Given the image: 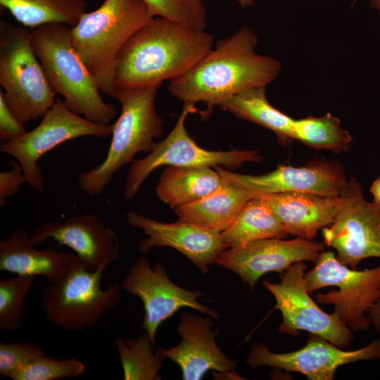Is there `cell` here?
<instances>
[{
  "label": "cell",
  "instance_id": "cell-1",
  "mask_svg": "<svg viewBox=\"0 0 380 380\" xmlns=\"http://www.w3.org/2000/svg\"><path fill=\"white\" fill-rule=\"evenodd\" d=\"M258 42L255 33L243 25L170 81L169 93L184 103H203L207 108L202 115L206 117L223 100L248 89L266 87L278 77L281 63L258 53Z\"/></svg>",
  "mask_w": 380,
  "mask_h": 380
},
{
  "label": "cell",
  "instance_id": "cell-2",
  "mask_svg": "<svg viewBox=\"0 0 380 380\" xmlns=\"http://www.w3.org/2000/svg\"><path fill=\"white\" fill-rule=\"evenodd\" d=\"M213 43V35L205 30L154 18L137 30L120 52L111 97L130 90L157 89L189 70Z\"/></svg>",
  "mask_w": 380,
  "mask_h": 380
},
{
  "label": "cell",
  "instance_id": "cell-3",
  "mask_svg": "<svg viewBox=\"0 0 380 380\" xmlns=\"http://www.w3.org/2000/svg\"><path fill=\"white\" fill-rule=\"evenodd\" d=\"M153 19L143 0H104L71 26L74 49L102 93L111 96L120 52L137 30Z\"/></svg>",
  "mask_w": 380,
  "mask_h": 380
},
{
  "label": "cell",
  "instance_id": "cell-4",
  "mask_svg": "<svg viewBox=\"0 0 380 380\" xmlns=\"http://www.w3.org/2000/svg\"><path fill=\"white\" fill-rule=\"evenodd\" d=\"M35 54L56 94L75 113L110 124L116 108L101 97L99 86L72 45L70 28L62 23L42 25L30 31Z\"/></svg>",
  "mask_w": 380,
  "mask_h": 380
},
{
  "label": "cell",
  "instance_id": "cell-5",
  "mask_svg": "<svg viewBox=\"0 0 380 380\" xmlns=\"http://www.w3.org/2000/svg\"><path fill=\"white\" fill-rule=\"evenodd\" d=\"M155 89H137L115 95L121 113L113 124L112 140L102 163L78 175L80 189L91 196H100L113 176L141 152L150 153L155 139L163 134V118L157 113Z\"/></svg>",
  "mask_w": 380,
  "mask_h": 380
},
{
  "label": "cell",
  "instance_id": "cell-6",
  "mask_svg": "<svg viewBox=\"0 0 380 380\" xmlns=\"http://www.w3.org/2000/svg\"><path fill=\"white\" fill-rule=\"evenodd\" d=\"M0 84L6 103L23 124L42 118L56 99L30 31L5 20L0 22Z\"/></svg>",
  "mask_w": 380,
  "mask_h": 380
},
{
  "label": "cell",
  "instance_id": "cell-7",
  "mask_svg": "<svg viewBox=\"0 0 380 380\" xmlns=\"http://www.w3.org/2000/svg\"><path fill=\"white\" fill-rule=\"evenodd\" d=\"M304 280L310 294L328 286H337L317 293V303L334 305V313L352 331L366 330L370 308L380 298V265L357 270L341 263L331 251H322L315 267L305 272Z\"/></svg>",
  "mask_w": 380,
  "mask_h": 380
},
{
  "label": "cell",
  "instance_id": "cell-8",
  "mask_svg": "<svg viewBox=\"0 0 380 380\" xmlns=\"http://www.w3.org/2000/svg\"><path fill=\"white\" fill-rule=\"evenodd\" d=\"M105 267L95 271L80 266L63 278L49 282L43 291L42 305L53 324L69 331L95 327L121 297L120 287L101 288Z\"/></svg>",
  "mask_w": 380,
  "mask_h": 380
},
{
  "label": "cell",
  "instance_id": "cell-9",
  "mask_svg": "<svg viewBox=\"0 0 380 380\" xmlns=\"http://www.w3.org/2000/svg\"><path fill=\"white\" fill-rule=\"evenodd\" d=\"M197 111L194 105L184 103L181 114L168 135L156 144L149 154L134 159L125 179L123 197L132 198L147 177L163 165L175 167H222L235 169L248 162H260L259 150L210 151L200 147L189 135L185 122Z\"/></svg>",
  "mask_w": 380,
  "mask_h": 380
},
{
  "label": "cell",
  "instance_id": "cell-10",
  "mask_svg": "<svg viewBox=\"0 0 380 380\" xmlns=\"http://www.w3.org/2000/svg\"><path fill=\"white\" fill-rule=\"evenodd\" d=\"M113 124L92 122L70 110L63 99H56L41 122L21 137L0 146V151L13 157L22 166L27 184L38 192L45 184L41 158L60 144L81 137L105 138L112 134Z\"/></svg>",
  "mask_w": 380,
  "mask_h": 380
},
{
  "label": "cell",
  "instance_id": "cell-11",
  "mask_svg": "<svg viewBox=\"0 0 380 380\" xmlns=\"http://www.w3.org/2000/svg\"><path fill=\"white\" fill-rule=\"evenodd\" d=\"M339 196L334 221L322 229L324 243L336 250L341 263L356 270L365 259L380 258V208L365 200L354 177L348 179Z\"/></svg>",
  "mask_w": 380,
  "mask_h": 380
},
{
  "label": "cell",
  "instance_id": "cell-12",
  "mask_svg": "<svg viewBox=\"0 0 380 380\" xmlns=\"http://www.w3.org/2000/svg\"><path fill=\"white\" fill-rule=\"evenodd\" d=\"M306 269L303 262H296L281 273L279 283H263L274 297V308L282 315L277 330L293 336L305 331L339 348L348 346L354 338L352 330L334 312H324L310 296L304 280Z\"/></svg>",
  "mask_w": 380,
  "mask_h": 380
},
{
  "label": "cell",
  "instance_id": "cell-13",
  "mask_svg": "<svg viewBox=\"0 0 380 380\" xmlns=\"http://www.w3.org/2000/svg\"><path fill=\"white\" fill-rule=\"evenodd\" d=\"M380 360V336L367 346L344 350L327 339L310 334L302 348L285 353L270 350L261 343L251 346L246 362L253 368L271 367L301 373L310 380H332L337 369L346 364Z\"/></svg>",
  "mask_w": 380,
  "mask_h": 380
},
{
  "label": "cell",
  "instance_id": "cell-14",
  "mask_svg": "<svg viewBox=\"0 0 380 380\" xmlns=\"http://www.w3.org/2000/svg\"><path fill=\"white\" fill-rule=\"evenodd\" d=\"M121 288L141 300L144 308L142 327L153 343L160 324L183 307L194 308L215 319L220 317L198 301L203 293L175 284L162 263L151 266L144 258H139L131 267Z\"/></svg>",
  "mask_w": 380,
  "mask_h": 380
},
{
  "label": "cell",
  "instance_id": "cell-15",
  "mask_svg": "<svg viewBox=\"0 0 380 380\" xmlns=\"http://www.w3.org/2000/svg\"><path fill=\"white\" fill-rule=\"evenodd\" d=\"M324 246V242L301 237L290 240L264 239L224 250L216 258L215 263L238 274L252 292L265 273L281 274L298 262L315 263Z\"/></svg>",
  "mask_w": 380,
  "mask_h": 380
},
{
  "label": "cell",
  "instance_id": "cell-16",
  "mask_svg": "<svg viewBox=\"0 0 380 380\" xmlns=\"http://www.w3.org/2000/svg\"><path fill=\"white\" fill-rule=\"evenodd\" d=\"M215 170L223 179L261 195L297 192L339 196L348 182L340 164L326 160H313L303 167L279 165L261 175L234 173L222 167Z\"/></svg>",
  "mask_w": 380,
  "mask_h": 380
},
{
  "label": "cell",
  "instance_id": "cell-17",
  "mask_svg": "<svg viewBox=\"0 0 380 380\" xmlns=\"http://www.w3.org/2000/svg\"><path fill=\"white\" fill-rule=\"evenodd\" d=\"M127 220L146 235L137 246L141 253H148L153 247L173 248L186 256L203 274L208 272L219 254L227 249L220 232L191 222L179 220L164 223L134 211L127 213Z\"/></svg>",
  "mask_w": 380,
  "mask_h": 380
},
{
  "label": "cell",
  "instance_id": "cell-18",
  "mask_svg": "<svg viewBox=\"0 0 380 380\" xmlns=\"http://www.w3.org/2000/svg\"><path fill=\"white\" fill-rule=\"evenodd\" d=\"M213 324L208 317L184 312L177 327L182 341L173 348H159L156 352L175 362L184 380L201 379L210 369L237 376L236 361L229 358L216 344L219 331L212 329Z\"/></svg>",
  "mask_w": 380,
  "mask_h": 380
},
{
  "label": "cell",
  "instance_id": "cell-19",
  "mask_svg": "<svg viewBox=\"0 0 380 380\" xmlns=\"http://www.w3.org/2000/svg\"><path fill=\"white\" fill-rule=\"evenodd\" d=\"M30 239L34 246L51 239L68 246L91 271L106 268L119 253L115 233L91 213L75 215L62 223L53 221L44 224L32 232Z\"/></svg>",
  "mask_w": 380,
  "mask_h": 380
},
{
  "label": "cell",
  "instance_id": "cell-20",
  "mask_svg": "<svg viewBox=\"0 0 380 380\" xmlns=\"http://www.w3.org/2000/svg\"><path fill=\"white\" fill-rule=\"evenodd\" d=\"M30 235L17 229L0 241V270L16 275L43 276L54 282L85 265L76 255L53 248L35 249Z\"/></svg>",
  "mask_w": 380,
  "mask_h": 380
},
{
  "label": "cell",
  "instance_id": "cell-21",
  "mask_svg": "<svg viewBox=\"0 0 380 380\" xmlns=\"http://www.w3.org/2000/svg\"><path fill=\"white\" fill-rule=\"evenodd\" d=\"M289 234L311 239L334 221L340 196L286 192L262 195Z\"/></svg>",
  "mask_w": 380,
  "mask_h": 380
},
{
  "label": "cell",
  "instance_id": "cell-22",
  "mask_svg": "<svg viewBox=\"0 0 380 380\" xmlns=\"http://www.w3.org/2000/svg\"><path fill=\"white\" fill-rule=\"evenodd\" d=\"M260 196L223 179L215 191L175 211L179 220L222 232L230 226L248 201Z\"/></svg>",
  "mask_w": 380,
  "mask_h": 380
},
{
  "label": "cell",
  "instance_id": "cell-23",
  "mask_svg": "<svg viewBox=\"0 0 380 380\" xmlns=\"http://www.w3.org/2000/svg\"><path fill=\"white\" fill-rule=\"evenodd\" d=\"M222 182L218 172L211 167L168 166L160 176L156 194L175 210L209 194Z\"/></svg>",
  "mask_w": 380,
  "mask_h": 380
},
{
  "label": "cell",
  "instance_id": "cell-24",
  "mask_svg": "<svg viewBox=\"0 0 380 380\" xmlns=\"http://www.w3.org/2000/svg\"><path fill=\"white\" fill-rule=\"evenodd\" d=\"M265 87L243 90L223 100L217 106L239 118L272 131L280 143L287 144L293 141L291 126L293 119L270 103Z\"/></svg>",
  "mask_w": 380,
  "mask_h": 380
},
{
  "label": "cell",
  "instance_id": "cell-25",
  "mask_svg": "<svg viewBox=\"0 0 380 380\" xmlns=\"http://www.w3.org/2000/svg\"><path fill=\"white\" fill-rule=\"evenodd\" d=\"M221 235L227 248H231L264 239H284L289 234L260 196L248 201Z\"/></svg>",
  "mask_w": 380,
  "mask_h": 380
},
{
  "label": "cell",
  "instance_id": "cell-26",
  "mask_svg": "<svg viewBox=\"0 0 380 380\" xmlns=\"http://www.w3.org/2000/svg\"><path fill=\"white\" fill-rule=\"evenodd\" d=\"M25 27L35 28L49 23L75 25L87 11L85 0H0Z\"/></svg>",
  "mask_w": 380,
  "mask_h": 380
},
{
  "label": "cell",
  "instance_id": "cell-27",
  "mask_svg": "<svg viewBox=\"0 0 380 380\" xmlns=\"http://www.w3.org/2000/svg\"><path fill=\"white\" fill-rule=\"evenodd\" d=\"M293 140L316 148L340 153L349 149L352 137L341 126L339 119L328 113L322 117L308 116L293 119Z\"/></svg>",
  "mask_w": 380,
  "mask_h": 380
},
{
  "label": "cell",
  "instance_id": "cell-28",
  "mask_svg": "<svg viewBox=\"0 0 380 380\" xmlns=\"http://www.w3.org/2000/svg\"><path fill=\"white\" fill-rule=\"evenodd\" d=\"M116 347L123 369L125 380H160L158 372L164 359L153 353L154 343L144 331L136 339L119 338Z\"/></svg>",
  "mask_w": 380,
  "mask_h": 380
},
{
  "label": "cell",
  "instance_id": "cell-29",
  "mask_svg": "<svg viewBox=\"0 0 380 380\" xmlns=\"http://www.w3.org/2000/svg\"><path fill=\"white\" fill-rule=\"evenodd\" d=\"M34 277L0 280V333H15L25 315V298Z\"/></svg>",
  "mask_w": 380,
  "mask_h": 380
},
{
  "label": "cell",
  "instance_id": "cell-30",
  "mask_svg": "<svg viewBox=\"0 0 380 380\" xmlns=\"http://www.w3.org/2000/svg\"><path fill=\"white\" fill-rule=\"evenodd\" d=\"M158 18L205 30L206 8L201 0H143Z\"/></svg>",
  "mask_w": 380,
  "mask_h": 380
},
{
  "label": "cell",
  "instance_id": "cell-31",
  "mask_svg": "<svg viewBox=\"0 0 380 380\" xmlns=\"http://www.w3.org/2000/svg\"><path fill=\"white\" fill-rule=\"evenodd\" d=\"M84 369V364L75 357L55 360L44 355L16 372L12 379L55 380L77 376Z\"/></svg>",
  "mask_w": 380,
  "mask_h": 380
},
{
  "label": "cell",
  "instance_id": "cell-32",
  "mask_svg": "<svg viewBox=\"0 0 380 380\" xmlns=\"http://www.w3.org/2000/svg\"><path fill=\"white\" fill-rule=\"evenodd\" d=\"M44 355V349L32 342H1L0 376L12 379L16 372Z\"/></svg>",
  "mask_w": 380,
  "mask_h": 380
},
{
  "label": "cell",
  "instance_id": "cell-33",
  "mask_svg": "<svg viewBox=\"0 0 380 380\" xmlns=\"http://www.w3.org/2000/svg\"><path fill=\"white\" fill-rule=\"evenodd\" d=\"M9 170L0 172V206L5 207L6 199L15 195L27 179L20 164L15 160L8 163Z\"/></svg>",
  "mask_w": 380,
  "mask_h": 380
},
{
  "label": "cell",
  "instance_id": "cell-34",
  "mask_svg": "<svg viewBox=\"0 0 380 380\" xmlns=\"http://www.w3.org/2000/svg\"><path fill=\"white\" fill-rule=\"evenodd\" d=\"M27 132L25 124L13 114L0 93V139L4 142L14 141Z\"/></svg>",
  "mask_w": 380,
  "mask_h": 380
},
{
  "label": "cell",
  "instance_id": "cell-35",
  "mask_svg": "<svg viewBox=\"0 0 380 380\" xmlns=\"http://www.w3.org/2000/svg\"><path fill=\"white\" fill-rule=\"evenodd\" d=\"M367 315L372 327L380 335V298L370 308Z\"/></svg>",
  "mask_w": 380,
  "mask_h": 380
},
{
  "label": "cell",
  "instance_id": "cell-36",
  "mask_svg": "<svg viewBox=\"0 0 380 380\" xmlns=\"http://www.w3.org/2000/svg\"><path fill=\"white\" fill-rule=\"evenodd\" d=\"M369 191L373 196V202L380 208V177L373 182Z\"/></svg>",
  "mask_w": 380,
  "mask_h": 380
},
{
  "label": "cell",
  "instance_id": "cell-37",
  "mask_svg": "<svg viewBox=\"0 0 380 380\" xmlns=\"http://www.w3.org/2000/svg\"><path fill=\"white\" fill-rule=\"evenodd\" d=\"M242 7H251L255 4L254 0H234Z\"/></svg>",
  "mask_w": 380,
  "mask_h": 380
},
{
  "label": "cell",
  "instance_id": "cell-38",
  "mask_svg": "<svg viewBox=\"0 0 380 380\" xmlns=\"http://www.w3.org/2000/svg\"><path fill=\"white\" fill-rule=\"evenodd\" d=\"M369 4L372 8L375 9L380 13V0H370Z\"/></svg>",
  "mask_w": 380,
  "mask_h": 380
}]
</instances>
